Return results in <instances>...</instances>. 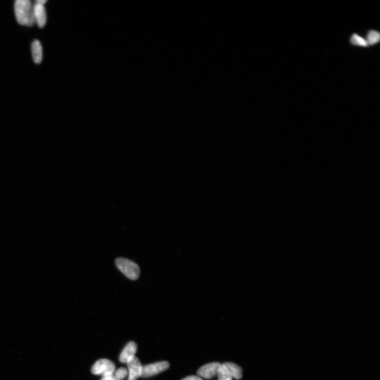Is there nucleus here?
Masks as SVG:
<instances>
[{"label": "nucleus", "mask_w": 380, "mask_h": 380, "mask_svg": "<svg viewBox=\"0 0 380 380\" xmlns=\"http://www.w3.org/2000/svg\"><path fill=\"white\" fill-rule=\"evenodd\" d=\"M380 34L375 30H371L369 32L366 41L368 46L375 45L380 42Z\"/></svg>", "instance_id": "11"}, {"label": "nucleus", "mask_w": 380, "mask_h": 380, "mask_svg": "<svg viewBox=\"0 0 380 380\" xmlns=\"http://www.w3.org/2000/svg\"><path fill=\"white\" fill-rule=\"evenodd\" d=\"M128 373L125 368H120L115 372L114 378L115 379L123 380L128 375Z\"/></svg>", "instance_id": "13"}, {"label": "nucleus", "mask_w": 380, "mask_h": 380, "mask_svg": "<svg viewBox=\"0 0 380 380\" xmlns=\"http://www.w3.org/2000/svg\"><path fill=\"white\" fill-rule=\"evenodd\" d=\"M181 380H203L201 378L197 376H189Z\"/></svg>", "instance_id": "14"}, {"label": "nucleus", "mask_w": 380, "mask_h": 380, "mask_svg": "<svg viewBox=\"0 0 380 380\" xmlns=\"http://www.w3.org/2000/svg\"><path fill=\"white\" fill-rule=\"evenodd\" d=\"M115 371V365L110 359H100L92 366L91 372L93 375L103 377L113 375Z\"/></svg>", "instance_id": "4"}, {"label": "nucleus", "mask_w": 380, "mask_h": 380, "mask_svg": "<svg viewBox=\"0 0 380 380\" xmlns=\"http://www.w3.org/2000/svg\"><path fill=\"white\" fill-rule=\"evenodd\" d=\"M242 373L240 366L227 362L220 364L217 376L219 380H233V378L239 380L242 378Z\"/></svg>", "instance_id": "3"}, {"label": "nucleus", "mask_w": 380, "mask_h": 380, "mask_svg": "<svg viewBox=\"0 0 380 380\" xmlns=\"http://www.w3.org/2000/svg\"><path fill=\"white\" fill-rule=\"evenodd\" d=\"M34 12H35L36 22L37 25L40 28H44L47 21L46 12L44 5L38 4L35 1Z\"/></svg>", "instance_id": "9"}, {"label": "nucleus", "mask_w": 380, "mask_h": 380, "mask_svg": "<svg viewBox=\"0 0 380 380\" xmlns=\"http://www.w3.org/2000/svg\"><path fill=\"white\" fill-rule=\"evenodd\" d=\"M137 349V344L135 342H129L121 353L119 358V361L122 363H126L129 359L135 356Z\"/></svg>", "instance_id": "8"}, {"label": "nucleus", "mask_w": 380, "mask_h": 380, "mask_svg": "<svg viewBox=\"0 0 380 380\" xmlns=\"http://www.w3.org/2000/svg\"><path fill=\"white\" fill-rule=\"evenodd\" d=\"M169 364L167 361L159 362L142 366L141 377L150 378L164 372L168 369Z\"/></svg>", "instance_id": "5"}, {"label": "nucleus", "mask_w": 380, "mask_h": 380, "mask_svg": "<svg viewBox=\"0 0 380 380\" xmlns=\"http://www.w3.org/2000/svg\"><path fill=\"white\" fill-rule=\"evenodd\" d=\"M101 380H114L113 375L103 377Z\"/></svg>", "instance_id": "15"}, {"label": "nucleus", "mask_w": 380, "mask_h": 380, "mask_svg": "<svg viewBox=\"0 0 380 380\" xmlns=\"http://www.w3.org/2000/svg\"><path fill=\"white\" fill-rule=\"evenodd\" d=\"M351 43L352 44L357 46L363 47H368V44L365 39L358 36L357 34H354L351 38Z\"/></svg>", "instance_id": "12"}, {"label": "nucleus", "mask_w": 380, "mask_h": 380, "mask_svg": "<svg viewBox=\"0 0 380 380\" xmlns=\"http://www.w3.org/2000/svg\"><path fill=\"white\" fill-rule=\"evenodd\" d=\"M31 51L33 60L36 64H40L43 60V48L39 40H36L32 43Z\"/></svg>", "instance_id": "10"}, {"label": "nucleus", "mask_w": 380, "mask_h": 380, "mask_svg": "<svg viewBox=\"0 0 380 380\" xmlns=\"http://www.w3.org/2000/svg\"><path fill=\"white\" fill-rule=\"evenodd\" d=\"M218 362H213L207 364L202 366L198 372V375L203 378L210 379L218 374V371L220 365Z\"/></svg>", "instance_id": "7"}, {"label": "nucleus", "mask_w": 380, "mask_h": 380, "mask_svg": "<svg viewBox=\"0 0 380 380\" xmlns=\"http://www.w3.org/2000/svg\"><path fill=\"white\" fill-rule=\"evenodd\" d=\"M114 380H118V379H114Z\"/></svg>", "instance_id": "17"}, {"label": "nucleus", "mask_w": 380, "mask_h": 380, "mask_svg": "<svg viewBox=\"0 0 380 380\" xmlns=\"http://www.w3.org/2000/svg\"><path fill=\"white\" fill-rule=\"evenodd\" d=\"M35 2L30 0H17L15 3V12L18 23L26 25Z\"/></svg>", "instance_id": "2"}, {"label": "nucleus", "mask_w": 380, "mask_h": 380, "mask_svg": "<svg viewBox=\"0 0 380 380\" xmlns=\"http://www.w3.org/2000/svg\"><path fill=\"white\" fill-rule=\"evenodd\" d=\"M128 368L127 380H137L141 377L142 366L140 359L135 356L131 358L126 363Z\"/></svg>", "instance_id": "6"}, {"label": "nucleus", "mask_w": 380, "mask_h": 380, "mask_svg": "<svg viewBox=\"0 0 380 380\" xmlns=\"http://www.w3.org/2000/svg\"><path fill=\"white\" fill-rule=\"evenodd\" d=\"M115 264L120 272L132 281L137 280L140 277V269L138 264L125 258H118Z\"/></svg>", "instance_id": "1"}, {"label": "nucleus", "mask_w": 380, "mask_h": 380, "mask_svg": "<svg viewBox=\"0 0 380 380\" xmlns=\"http://www.w3.org/2000/svg\"><path fill=\"white\" fill-rule=\"evenodd\" d=\"M36 2L38 4L44 5V4L47 2V1L46 0H37Z\"/></svg>", "instance_id": "16"}]
</instances>
